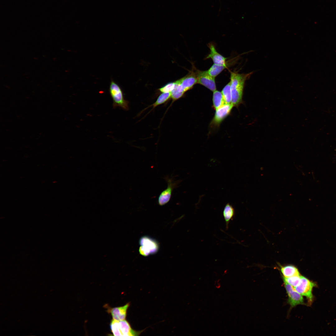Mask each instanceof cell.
<instances>
[{
    "label": "cell",
    "mask_w": 336,
    "mask_h": 336,
    "mask_svg": "<svg viewBox=\"0 0 336 336\" xmlns=\"http://www.w3.org/2000/svg\"><path fill=\"white\" fill-rule=\"evenodd\" d=\"M251 73L240 74L230 72L231 88V103L234 106H238L242 102L243 91L245 81Z\"/></svg>",
    "instance_id": "6da1fadb"
},
{
    "label": "cell",
    "mask_w": 336,
    "mask_h": 336,
    "mask_svg": "<svg viewBox=\"0 0 336 336\" xmlns=\"http://www.w3.org/2000/svg\"><path fill=\"white\" fill-rule=\"evenodd\" d=\"M195 68L193 65L192 69L186 75L175 82V88L171 92L172 102L182 97L186 92L197 83Z\"/></svg>",
    "instance_id": "7a4b0ae2"
},
{
    "label": "cell",
    "mask_w": 336,
    "mask_h": 336,
    "mask_svg": "<svg viewBox=\"0 0 336 336\" xmlns=\"http://www.w3.org/2000/svg\"><path fill=\"white\" fill-rule=\"evenodd\" d=\"M109 92L113 101L114 108L119 107L125 110L129 109V102L124 98L123 91L119 86L111 80L109 87Z\"/></svg>",
    "instance_id": "3957f363"
},
{
    "label": "cell",
    "mask_w": 336,
    "mask_h": 336,
    "mask_svg": "<svg viewBox=\"0 0 336 336\" xmlns=\"http://www.w3.org/2000/svg\"><path fill=\"white\" fill-rule=\"evenodd\" d=\"M110 327L114 336H134L139 334L131 328L129 324L125 320L117 321L113 319L110 322Z\"/></svg>",
    "instance_id": "277c9868"
},
{
    "label": "cell",
    "mask_w": 336,
    "mask_h": 336,
    "mask_svg": "<svg viewBox=\"0 0 336 336\" xmlns=\"http://www.w3.org/2000/svg\"><path fill=\"white\" fill-rule=\"evenodd\" d=\"M141 245L139 252L142 255L147 256L156 253L159 248L158 243L154 239L147 236L142 237L139 240Z\"/></svg>",
    "instance_id": "5b68a950"
},
{
    "label": "cell",
    "mask_w": 336,
    "mask_h": 336,
    "mask_svg": "<svg viewBox=\"0 0 336 336\" xmlns=\"http://www.w3.org/2000/svg\"><path fill=\"white\" fill-rule=\"evenodd\" d=\"M315 284L304 276H301L299 284L294 287L295 290L302 296H306L310 304L312 301L313 296L312 291Z\"/></svg>",
    "instance_id": "8992f818"
},
{
    "label": "cell",
    "mask_w": 336,
    "mask_h": 336,
    "mask_svg": "<svg viewBox=\"0 0 336 336\" xmlns=\"http://www.w3.org/2000/svg\"><path fill=\"white\" fill-rule=\"evenodd\" d=\"M167 183L166 189L162 191L158 198V202L160 206H163L167 203L170 200L173 189L177 188L181 181L180 180L174 181L172 178L168 176L164 178Z\"/></svg>",
    "instance_id": "52a82bcc"
},
{
    "label": "cell",
    "mask_w": 336,
    "mask_h": 336,
    "mask_svg": "<svg viewBox=\"0 0 336 336\" xmlns=\"http://www.w3.org/2000/svg\"><path fill=\"white\" fill-rule=\"evenodd\" d=\"M198 84L202 85L213 92L216 90L215 77L210 75L207 71H200L195 68Z\"/></svg>",
    "instance_id": "ba28073f"
},
{
    "label": "cell",
    "mask_w": 336,
    "mask_h": 336,
    "mask_svg": "<svg viewBox=\"0 0 336 336\" xmlns=\"http://www.w3.org/2000/svg\"><path fill=\"white\" fill-rule=\"evenodd\" d=\"M284 284L288 296V303L291 307H293L300 304H304L302 296L293 287L284 280Z\"/></svg>",
    "instance_id": "9c48e42d"
},
{
    "label": "cell",
    "mask_w": 336,
    "mask_h": 336,
    "mask_svg": "<svg viewBox=\"0 0 336 336\" xmlns=\"http://www.w3.org/2000/svg\"><path fill=\"white\" fill-rule=\"evenodd\" d=\"M233 106L231 103L225 104L216 109L212 124L216 125L219 124L229 115Z\"/></svg>",
    "instance_id": "30bf717a"
},
{
    "label": "cell",
    "mask_w": 336,
    "mask_h": 336,
    "mask_svg": "<svg viewBox=\"0 0 336 336\" xmlns=\"http://www.w3.org/2000/svg\"><path fill=\"white\" fill-rule=\"evenodd\" d=\"M208 46L210 50V52L205 59L211 58L214 64L227 66L226 62L227 58L224 57L217 51L213 43H209L208 44Z\"/></svg>",
    "instance_id": "8fae6325"
},
{
    "label": "cell",
    "mask_w": 336,
    "mask_h": 336,
    "mask_svg": "<svg viewBox=\"0 0 336 336\" xmlns=\"http://www.w3.org/2000/svg\"><path fill=\"white\" fill-rule=\"evenodd\" d=\"M129 306L127 303L124 306L114 308L109 307L107 310L111 315L113 319L121 321L124 320L126 318L127 310Z\"/></svg>",
    "instance_id": "7c38bea8"
},
{
    "label": "cell",
    "mask_w": 336,
    "mask_h": 336,
    "mask_svg": "<svg viewBox=\"0 0 336 336\" xmlns=\"http://www.w3.org/2000/svg\"><path fill=\"white\" fill-rule=\"evenodd\" d=\"M280 269L282 276L284 277L288 278L300 275L298 268L292 265L280 266Z\"/></svg>",
    "instance_id": "4fadbf2b"
},
{
    "label": "cell",
    "mask_w": 336,
    "mask_h": 336,
    "mask_svg": "<svg viewBox=\"0 0 336 336\" xmlns=\"http://www.w3.org/2000/svg\"><path fill=\"white\" fill-rule=\"evenodd\" d=\"M235 210L233 207L229 203H227L225 205L223 211V215L226 222L227 229H228L230 221L233 218Z\"/></svg>",
    "instance_id": "5bb4252c"
},
{
    "label": "cell",
    "mask_w": 336,
    "mask_h": 336,
    "mask_svg": "<svg viewBox=\"0 0 336 336\" xmlns=\"http://www.w3.org/2000/svg\"><path fill=\"white\" fill-rule=\"evenodd\" d=\"M212 101L216 110L226 104L222 92L217 90L213 92Z\"/></svg>",
    "instance_id": "9a60e30c"
},
{
    "label": "cell",
    "mask_w": 336,
    "mask_h": 336,
    "mask_svg": "<svg viewBox=\"0 0 336 336\" xmlns=\"http://www.w3.org/2000/svg\"><path fill=\"white\" fill-rule=\"evenodd\" d=\"M171 97V92L162 93L158 97L157 100L152 105H150L148 107H152L153 109L155 108L157 106L163 104L166 102Z\"/></svg>",
    "instance_id": "2e32d148"
},
{
    "label": "cell",
    "mask_w": 336,
    "mask_h": 336,
    "mask_svg": "<svg viewBox=\"0 0 336 336\" xmlns=\"http://www.w3.org/2000/svg\"><path fill=\"white\" fill-rule=\"evenodd\" d=\"M227 66L213 64L207 71L210 75L215 77L224 69L227 68Z\"/></svg>",
    "instance_id": "e0dca14e"
},
{
    "label": "cell",
    "mask_w": 336,
    "mask_h": 336,
    "mask_svg": "<svg viewBox=\"0 0 336 336\" xmlns=\"http://www.w3.org/2000/svg\"><path fill=\"white\" fill-rule=\"evenodd\" d=\"M226 104L231 103V92L229 82L223 88L221 92Z\"/></svg>",
    "instance_id": "ac0fdd59"
},
{
    "label": "cell",
    "mask_w": 336,
    "mask_h": 336,
    "mask_svg": "<svg viewBox=\"0 0 336 336\" xmlns=\"http://www.w3.org/2000/svg\"><path fill=\"white\" fill-rule=\"evenodd\" d=\"M301 275H296L288 278L282 277V279L288 283L295 287L299 283L301 280Z\"/></svg>",
    "instance_id": "d6986e66"
},
{
    "label": "cell",
    "mask_w": 336,
    "mask_h": 336,
    "mask_svg": "<svg viewBox=\"0 0 336 336\" xmlns=\"http://www.w3.org/2000/svg\"><path fill=\"white\" fill-rule=\"evenodd\" d=\"M175 86V82H169L158 89L159 91L162 93L171 92Z\"/></svg>",
    "instance_id": "ffe728a7"
}]
</instances>
